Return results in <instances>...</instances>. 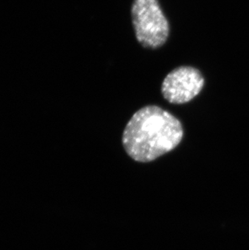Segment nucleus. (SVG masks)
I'll use <instances>...</instances> for the list:
<instances>
[{
  "mask_svg": "<svg viewBox=\"0 0 249 250\" xmlns=\"http://www.w3.org/2000/svg\"><path fill=\"white\" fill-rule=\"evenodd\" d=\"M205 80L199 70L190 66H181L167 74L163 81V97L172 104H186L199 94Z\"/></svg>",
  "mask_w": 249,
  "mask_h": 250,
  "instance_id": "nucleus-3",
  "label": "nucleus"
},
{
  "mask_svg": "<svg viewBox=\"0 0 249 250\" xmlns=\"http://www.w3.org/2000/svg\"><path fill=\"white\" fill-rule=\"evenodd\" d=\"M183 136L182 124L174 115L157 105H147L129 119L123 144L133 160L146 163L176 148Z\"/></svg>",
  "mask_w": 249,
  "mask_h": 250,
  "instance_id": "nucleus-1",
  "label": "nucleus"
},
{
  "mask_svg": "<svg viewBox=\"0 0 249 250\" xmlns=\"http://www.w3.org/2000/svg\"><path fill=\"white\" fill-rule=\"evenodd\" d=\"M131 17L137 41L144 48L158 49L169 37V23L158 0H134Z\"/></svg>",
  "mask_w": 249,
  "mask_h": 250,
  "instance_id": "nucleus-2",
  "label": "nucleus"
}]
</instances>
